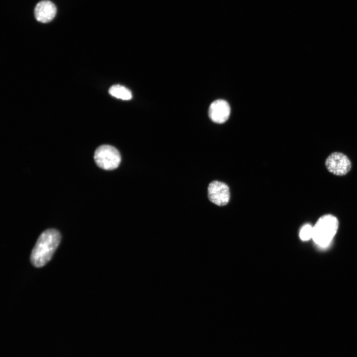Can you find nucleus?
<instances>
[{"label":"nucleus","instance_id":"obj_1","mask_svg":"<svg viewBox=\"0 0 357 357\" xmlns=\"http://www.w3.org/2000/svg\"><path fill=\"white\" fill-rule=\"evenodd\" d=\"M61 240L60 233L56 229L44 231L38 238L33 247L30 261L37 268L46 265L51 259Z\"/></svg>","mask_w":357,"mask_h":357},{"label":"nucleus","instance_id":"obj_2","mask_svg":"<svg viewBox=\"0 0 357 357\" xmlns=\"http://www.w3.org/2000/svg\"><path fill=\"white\" fill-rule=\"evenodd\" d=\"M337 218L331 214L322 216L313 227L312 239L322 247L327 246L332 241L338 229Z\"/></svg>","mask_w":357,"mask_h":357},{"label":"nucleus","instance_id":"obj_3","mask_svg":"<svg viewBox=\"0 0 357 357\" xmlns=\"http://www.w3.org/2000/svg\"><path fill=\"white\" fill-rule=\"evenodd\" d=\"M94 159L96 165L105 170L116 169L121 161L119 151L109 145H102L98 147L95 151Z\"/></svg>","mask_w":357,"mask_h":357},{"label":"nucleus","instance_id":"obj_4","mask_svg":"<svg viewBox=\"0 0 357 357\" xmlns=\"http://www.w3.org/2000/svg\"><path fill=\"white\" fill-rule=\"evenodd\" d=\"M329 172L337 176L346 175L352 169V162L345 154L334 152L328 155L325 162Z\"/></svg>","mask_w":357,"mask_h":357},{"label":"nucleus","instance_id":"obj_5","mask_svg":"<svg viewBox=\"0 0 357 357\" xmlns=\"http://www.w3.org/2000/svg\"><path fill=\"white\" fill-rule=\"evenodd\" d=\"M208 196L212 203L218 206L225 205L230 200L229 187L224 182L213 181L209 184Z\"/></svg>","mask_w":357,"mask_h":357},{"label":"nucleus","instance_id":"obj_6","mask_svg":"<svg viewBox=\"0 0 357 357\" xmlns=\"http://www.w3.org/2000/svg\"><path fill=\"white\" fill-rule=\"evenodd\" d=\"M230 110V106L226 101L217 100L211 104L208 115L213 122L222 123L226 121L229 118Z\"/></svg>","mask_w":357,"mask_h":357},{"label":"nucleus","instance_id":"obj_7","mask_svg":"<svg viewBox=\"0 0 357 357\" xmlns=\"http://www.w3.org/2000/svg\"><path fill=\"white\" fill-rule=\"evenodd\" d=\"M57 13L56 5L49 0L39 2L34 9V15L38 21L48 23L52 21Z\"/></svg>","mask_w":357,"mask_h":357},{"label":"nucleus","instance_id":"obj_8","mask_svg":"<svg viewBox=\"0 0 357 357\" xmlns=\"http://www.w3.org/2000/svg\"><path fill=\"white\" fill-rule=\"evenodd\" d=\"M109 93L112 96L122 100H129L132 98L131 92L125 87L120 85H114L109 89Z\"/></svg>","mask_w":357,"mask_h":357},{"label":"nucleus","instance_id":"obj_9","mask_svg":"<svg viewBox=\"0 0 357 357\" xmlns=\"http://www.w3.org/2000/svg\"><path fill=\"white\" fill-rule=\"evenodd\" d=\"M313 227L309 224L304 225L301 229L299 237L303 240H307L312 237Z\"/></svg>","mask_w":357,"mask_h":357}]
</instances>
